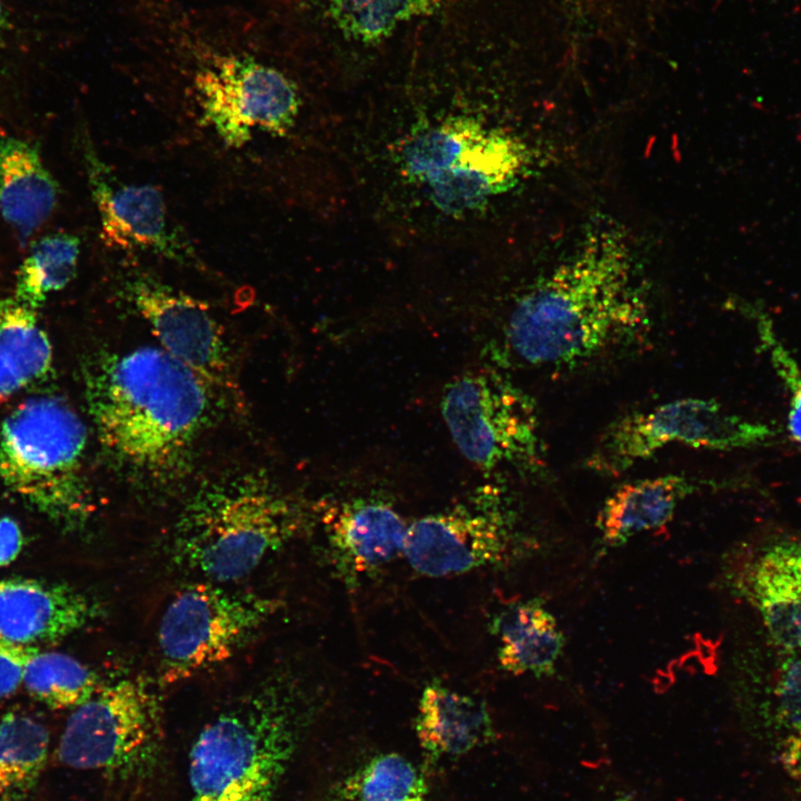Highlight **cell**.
Here are the masks:
<instances>
[{
    "label": "cell",
    "mask_w": 801,
    "mask_h": 801,
    "mask_svg": "<svg viewBox=\"0 0 801 801\" xmlns=\"http://www.w3.org/2000/svg\"><path fill=\"white\" fill-rule=\"evenodd\" d=\"M210 386L161 348L105 356L87 380L90 413L105 449L151 478L186 465L210 408Z\"/></svg>",
    "instance_id": "obj_2"
},
{
    "label": "cell",
    "mask_w": 801,
    "mask_h": 801,
    "mask_svg": "<svg viewBox=\"0 0 801 801\" xmlns=\"http://www.w3.org/2000/svg\"><path fill=\"white\" fill-rule=\"evenodd\" d=\"M498 498V491L488 487L464 503L414 521L403 550L411 567L428 577H444L501 561L511 524Z\"/></svg>",
    "instance_id": "obj_11"
},
{
    "label": "cell",
    "mask_w": 801,
    "mask_h": 801,
    "mask_svg": "<svg viewBox=\"0 0 801 801\" xmlns=\"http://www.w3.org/2000/svg\"><path fill=\"white\" fill-rule=\"evenodd\" d=\"M329 17L349 40L370 44L402 23L437 10L446 0H327Z\"/></svg>",
    "instance_id": "obj_27"
},
{
    "label": "cell",
    "mask_w": 801,
    "mask_h": 801,
    "mask_svg": "<svg viewBox=\"0 0 801 801\" xmlns=\"http://www.w3.org/2000/svg\"><path fill=\"white\" fill-rule=\"evenodd\" d=\"M80 239L70 234H53L36 241L21 263L14 298L38 309L48 295L63 289L75 277Z\"/></svg>",
    "instance_id": "obj_24"
},
{
    "label": "cell",
    "mask_w": 801,
    "mask_h": 801,
    "mask_svg": "<svg viewBox=\"0 0 801 801\" xmlns=\"http://www.w3.org/2000/svg\"><path fill=\"white\" fill-rule=\"evenodd\" d=\"M36 649L0 635V698L11 695L22 684L26 663Z\"/></svg>",
    "instance_id": "obj_30"
},
{
    "label": "cell",
    "mask_w": 801,
    "mask_h": 801,
    "mask_svg": "<svg viewBox=\"0 0 801 801\" xmlns=\"http://www.w3.org/2000/svg\"><path fill=\"white\" fill-rule=\"evenodd\" d=\"M22 546L20 526L10 517L0 518V566L16 560Z\"/></svg>",
    "instance_id": "obj_31"
},
{
    "label": "cell",
    "mask_w": 801,
    "mask_h": 801,
    "mask_svg": "<svg viewBox=\"0 0 801 801\" xmlns=\"http://www.w3.org/2000/svg\"><path fill=\"white\" fill-rule=\"evenodd\" d=\"M52 346L37 310L14 297L0 299V400L42 377Z\"/></svg>",
    "instance_id": "obj_22"
},
{
    "label": "cell",
    "mask_w": 801,
    "mask_h": 801,
    "mask_svg": "<svg viewBox=\"0 0 801 801\" xmlns=\"http://www.w3.org/2000/svg\"><path fill=\"white\" fill-rule=\"evenodd\" d=\"M650 329L634 250L615 222L593 221L568 254L515 303L505 347L522 364L564 368L633 343Z\"/></svg>",
    "instance_id": "obj_1"
},
{
    "label": "cell",
    "mask_w": 801,
    "mask_h": 801,
    "mask_svg": "<svg viewBox=\"0 0 801 801\" xmlns=\"http://www.w3.org/2000/svg\"><path fill=\"white\" fill-rule=\"evenodd\" d=\"M490 632L500 641V666L515 675L551 676L565 644L555 617L536 597L500 610Z\"/></svg>",
    "instance_id": "obj_20"
},
{
    "label": "cell",
    "mask_w": 801,
    "mask_h": 801,
    "mask_svg": "<svg viewBox=\"0 0 801 801\" xmlns=\"http://www.w3.org/2000/svg\"><path fill=\"white\" fill-rule=\"evenodd\" d=\"M695 490L683 475L669 474L621 485L599 512L596 525L607 546L669 523L678 504Z\"/></svg>",
    "instance_id": "obj_21"
},
{
    "label": "cell",
    "mask_w": 801,
    "mask_h": 801,
    "mask_svg": "<svg viewBox=\"0 0 801 801\" xmlns=\"http://www.w3.org/2000/svg\"><path fill=\"white\" fill-rule=\"evenodd\" d=\"M99 607L78 590L36 580H0V635L20 644L56 642L81 630Z\"/></svg>",
    "instance_id": "obj_17"
},
{
    "label": "cell",
    "mask_w": 801,
    "mask_h": 801,
    "mask_svg": "<svg viewBox=\"0 0 801 801\" xmlns=\"http://www.w3.org/2000/svg\"><path fill=\"white\" fill-rule=\"evenodd\" d=\"M614 801H632V799L629 795H620Z\"/></svg>",
    "instance_id": "obj_33"
},
{
    "label": "cell",
    "mask_w": 801,
    "mask_h": 801,
    "mask_svg": "<svg viewBox=\"0 0 801 801\" xmlns=\"http://www.w3.org/2000/svg\"><path fill=\"white\" fill-rule=\"evenodd\" d=\"M85 161L99 212L101 237L109 247L148 250L180 264L196 260L194 248L169 224L166 202L158 188L123 182L88 142Z\"/></svg>",
    "instance_id": "obj_14"
},
{
    "label": "cell",
    "mask_w": 801,
    "mask_h": 801,
    "mask_svg": "<svg viewBox=\"0 0 801 801\" xmlns=\"http://www.w3.org/2000/svg\"><path fill=\"white\" fill-rule=\"evenodd\" d=\"M49 733L17 712L0 718V801H22L36 787L48 758Z\"/></svg>",
    "instance_id": "obj_23"
},
{
    "label": "cell",
    "mask_w": 801,
    "mask_h": 801,
    "mask_svg": "<svg viewBox=\"0 0 801 801\" xmlns=\"http://www.w3.org/2000/svg\"><path fill=\"white\" fill-rule=\"evenodd\" d=\"M9 16L6 6L0 0V47L3 44L7 33L9 31Z\"/></svg>",
    "instance_id": "obj_32"
},
{
    "label": "cell",
    "mask_w": 801,
    "mask_h": 801,
    "mask_svg": "<svg viewBox=\"0 0 801 801\" xmlns=\"http://www.w3.org/2000/svg\"><path fill=\"white\" fill-rule=\"evenodd\" d=\"M293 712L271 683L210 721L189 754L186 801H271L294 749Z\"/></svg>",
    "instance_id": "obj_4"
},
{
    "label": "cell",
    "mask_w": 801,
    "mask_h": 801,
    "mask_svg": "<svg viewBox=\"0 0 801 801\" xmlns=\"http://www.w3.org/2000/svg\"><path fill=\"white\" fill-rule=\"evenodd\" d=\"M308 508L258 474L205 484L172 536L177 562L214 583L239 580L310 525Z\"/></svg>",
    "instance_id": "obj_3"
},
{
    "label": "cell",
    "mask_w": 801,
    "mask_h": 801,
    "mask_svg": "<svg viewBox=\"0 0 801 801\" xmlns=\"http://www.w3.org/2000/svg\"><path fill=\"white\" fill-rule=\"evenodd\" d=\"M160 706L141 676L117 680L75 708L58 744L59 760L73 769L136 774L160 749Z\"/></svg>",
    "instance_id": "obj_8"
},
{
    "label": "cell",
    "mask_w": 801,
    "mask_h": 801,
    "mask_svg": "<svg viewBox=\"0 0 801 801\" xmlns=\"http://www.w3.org/2000/svg\"><path fill=\"white\" fill-rule=\"evenodd\" d=\"M333 801H428L423 777L404 755L383 753L350 773Z\"/></svg>",
    "instance_id": "obj_26"
},
{
    "label": "cell",
    "mask_w": 801,
    "mask_h": 801,
    "mask_svg": "<svg viewBox=\"0 0 801 801\" xmlns=\"http://www.w3.org/2000/svg\"><path fill=\"white\" fill-rule=\"evenodd\" d=\"M322 522L329 566L349 589L403 555L408 526L382 497H357L330 506Z\"/></svg>",
    "instance_id": "obj_15"
},
{
    "label": "cell",
    "mask_w": 801,
    "mask_h": 801,
    "mask_svg": "<svg viewBox=\"0 0 801 801\" xmlns=\"http://www.w3.org/2000/svg\"><path fill=\"white\" fill-rule=\"evenodd\" d=\"M194 82L202 121L229 147H243L255 129L285 136L296 122V85L250 57H219L199 70Z\"/></svg>",
    "instance_id": "obj_10"
},
{
    "label": "cell",
    "mask_w": 801,
    "mask_h": 801,
    "mask_svg": "<svg viewBox=\"0 0 801 801\" xmlns=\"http://www.w3.org/2000/svg\"><path fill=\"white\" fill-rule=\"evenodd\" d=\"M442 413L461 453L483 469L544 471L545 452L534 400L494 370L456 378Z\"/></svg>",
    "instance_id": "obj_6"
},
{
    "label": "cell",
    "mask_w": 801,
    "mask_h": 801,
    "mask_svg": "<svg viewBox=\"0 0 801 801\" xmlns=\"http://www.w3.org/2000/svg\"><path fill=\"white\" fill-rule=\"evenodd\" d=\"M731 582L756 610L777 647L801 651V540L763 544L734 570Z\"/></svg>",
    "instance_id": "obj_16"
},
{
    "label": "cell",
    "mask_w": 801,
    "mask_h": 801,
    "mask_svg": "<svg viewBox=\"0 0 801 801\" xmlns=\"http://www.w3.org/2000/svg\"><path fill=\"white\" fill-rule=\"evenodd\" d=\"M58 186L38 149L10 136L0 137V211L20 240L51 215Z\"/></svg>",
    "instance_id": "obj_19"
},
{
    "label": "cell",
    "mask_w": 801,
    "mask_h": 801,
    "mask_svg": "<svg viewBox=\"0 0 801 801\" xmlns=\"http://www.w3.org/2000/svg\"><path fill=\"white\" fill-rule=\"evenodd\" d=\"M273 597L197 582L180 590L158 629L160 680L175 684L230 659L280 607Z\"/></svg>",
    "instance_id": "obj_7"
},
{
    "label": "cell",
    "mask_w": 801,
    "mask_h": 801,
    "mask_svg": "<svg viewBox=\"0 0 801 801\" xmlns=\"http://www.w3.org/2000/svg\"><path fill=\"white\" fill-rule=\"evenodd\" d=\"M530 164L531 154L522 140L473 117L445 167L424 186L438 210L463 215L513 189Z\"/></svg>",
    "instance_id": "obj_13"
},
{
    "label": "cell",
    "mask_w": 801,
    "mask_h": 801,
    "mask_svg": "<svg viewBox=\"0 0 801 801\" xmlns=\"http://www.w3.org/2000/svg\"><path fill=\"white\" fill-rule=\"evenodd\" d=\"M771 710L778 760L801 783V651L789 653L779 665Z\"/></svg>",
    "instance_id": "obj_28"
},
{
    "label": "cell",
    "mask_w": 801,
    "mask_h": 801,
    "mask_svg": "<svg viewBox=\"0 0 801 801\" xmlns=\"http://www.w3.org/2000/svg\"><path fill=\"white\" fill-rule=\"evenodd\" d=\"M85 424L61 398L38 396L0 424V481L46 515L77 524L89 512Z\"/></svg>",
    "instance_id": "obj_5"
},
{
    "label": "cell",
    "mask_w": 801,
    "mask_h": 801,
    "mask_svg": "<svg viewBox=\"0 0 801 801\" xmlns=\"http://www.w3.org/2000/svg\"><path fill=\"white\" fill-rule=\"evenodd\" d=\"M749 314L755 324L759 348L768 355L771 366L790 395L788 431L792 439L801 444V367L779 338L771 318L754 308L750 309Z\"/></svg>",
    "instance_id": "obj_29"
},
{
    "label": "cell",
    "mask_w": 801,
    "mask_h": 801,
    "mask_svg": "<svg viewBox=\"0 0 801 801\" xmlns=\"http://www.w3.org/2000/svg\"><path fill=\"white\" fill-rule=\"evenodd\" d=\"M415 731L422 749L434 758L459 756L494 738L486 704L438 680L422 691Z\"/></svg>",
    "instance_id": "obj_18"
},
{
    "label": "cell",
    "mask_w": 801,
    "mask_h": 801,
    "mask_svg": "<svg viewBox=\"0 0 801 801\" xmlns=\"http://www.w3.org/2000/svg\"><path fill=\"white\" fill-rule=\"evenodd\" d=\"M22 683L33 698L56 710H73L102 688L98 676L77 659L38 649L26 663Z\"/></svg>",
    "instance_id": "obj_25"
},
{
    "label": "cell",
    "mask_w": 801,
    "mask_h": 801,
    "mask_svg": "<svg viewBox=\"0 0 801 801\" xmlns=\"http://www.w3.org/2000/svg\"><path fill=\"white\" fill-rule=\"evenodd\" d=\"M775 436L769 425L752 422L704 398H681L610 424L587 457V467L617 476L670 444L732 451L764 445Z\"/></svg>",
    "instance_id": "obj_9"
},
{
    "label": "cell",
    "mask_w": 801,
    "mask_h": 801,
    "mask_svg": "<svg viewBox=\"0 0 801 801\" xmlns=\"http://www.w3.org/2000/svg\"><path fill=\"white\" fill-rule=\"evenodd\" d=\"M123 294L148 323L161 349L210 388L237 392L222 328L205 303L145 273L130 275Z\"/></svg>",
    "instance_id": "obj_12"
}]
</instances>
